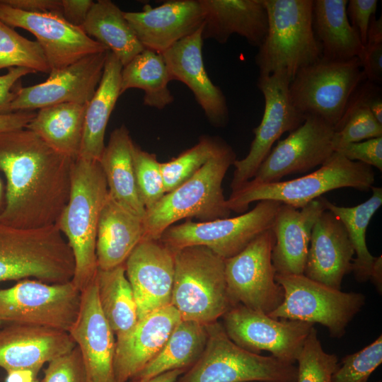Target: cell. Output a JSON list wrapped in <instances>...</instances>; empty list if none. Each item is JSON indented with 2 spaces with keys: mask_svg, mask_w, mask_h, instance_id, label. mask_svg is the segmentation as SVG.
<instances>
[{
  "mask_svg": "<svg viewBox=\"0 0 382 382\" xmlns=\"http://www.w3.org/2000/svg\"><path fill=\"white\" fill-rule=\"evenodd\" d=\"M377 137H382V124L372 112L364 107H349L335 129V152L345 144Z\"/></svg>",
  "mask_w": 382,
  "mask_h": 382,
  "instance_id": "42",
  "label": "cell"
},
{
  "mask_svg": "<svg viewBox=\"0 0 382 382\" xmlns=\"http://www.w3.org/2000/svg\"><path fill=\"white\" fill-rule=\"evenodd\" d=\"M377 0H349L347 4V15L352 26L358 33L362 44L366 42L370 19L375 15Z\"/></svg>",
  "mask_w": 382,
  "mask_h": 382,
  "instance_id": "46",
  "label": "cell"
},
{
  "mask_svg": "<svg viewBox=\"0 0 382 382\" xmlns=\"http://www.w3.org/2000/svg\"><path fill=\"white\" fill-rule=\"evenodd\" d=\"M236 160L233 149L226 143L192 177L166 193L146 211L143 239L158 240L167 228L183 219L204 222L229 217L222 182Z\"/></svg>",
  "mask_w": 382,
  "mask_h": 382,
  "instance_id": "3",
  "label": "cell"
},
{
  "mask_svg": "<svg viewBox=\"0 0 382 382\" xmlns=\"http://www.w3.org/2000/svg\"><path fill=\"white\" fill-rule=\"evenodd\" d=\"M76 346L66 331L46 326L8 324L0 330V367L27 370L35 376L46 363Z\"/></svg>",
  "mask_w": 382,
  "mask_h": 382,
  "instance_id": "22",
  "label": "cell"
},
{
  "mask_svg": "<svg viewBox=\"0 0 382 382\" xmlns=\"http://www.w3.org/2000/svg\"><path fill=\"white\" fill-rule=\"evenodd\" d=\"M125 267L139 320L170 305L175 270L170 248L159 239H142L125 260Z\"/></svg>",
  "mask_w": 382,
  "mask_h": 382,
  "instance_id": "19",
  "label": "cell"
},
{
  "mask_svg": "<svg viewBox=\"0 0 382 382\" xmlns=\"http://www.w3.org/2000/svg\"><path fill=\"white\" fill-rule=\"evenodd\" d=\"M374 181L372 167L334 152L318 170L303 176L265 184L247 182L231 192L226 203L231 212L238 213H244L250 203L261 200H274L301 209L324 193L336 189L352 187L368 191Z\"/></svg>",
  "mask_w": 382,
  "mask_h": 382,
  "instance_id": "6",
  "label": "cell"
},
{
  "mask_svg": "<svg viewBox=\"0 0 382 382\" xmlns=\"http://www.w3.org/2000/svg\"><path fill=\"white\" fill-rule=\"evenodd\" d=\"M0 21L11 28L32 33L40 45L50 71L108 49L90 37L81 28L52 13H32L14 8L0 0Z\"/></svg>",
  "mask_w": 382,
  "mask_h": 382,
  "instance_id": "17",
  "label": "cell"
},
{
  "mask_svg": "<svg viewBox=\"0 0 382 382\" xmlns=\"http://www.w3.org/2000/svg\"><path fill=\"white\" fill-rule=\"evenodd\" d=\"M207 338L206 325L181 320L161 351L131 379L146 381L173 370L187 371L201 357Z\"/></svg>",
  "mask_w": 382,
  "mask_h": 382,
  "instance_id": "34",
  "label": "cell"
},
{
  "mask_svg": "<svg viewBox=\"0 0 382 382\" xmlns=\"http://www.w3.org/2000/svg\"><path fill=\"white\" fill-rule=\"evenodd\" d=\"M382 363V335L361 350L344 357L332 382H367Z\"/></svg>",
  "mask_w": 382,
  "mask_h": 382,
  "instance_id": "43",
  "label": "cell"
},
{
  "mask_svg": "<svg viewBox=\"0 0 382 382\" xmlns=\"http://www.w3.org/2000/svg\"><path fill=\"white\" fill-rule=\"evenodd\" d=\"M185 371L181 369L165 372L146 381H137L130 379L128 382H175Z\"/></svg>",
  "mask_w": 382,
  "mask_h": 382,
  "instance_id": "56",
  "label": "cell"
},
{
  "mask_svg": "<svg viewBox=\"0 0 382 382\" xmlns=\"http://www.w3.org/2000/svg\"><path fill=\"white\" fill-rule=\"evenodd\" d=\"M81 291L71 281L23 279L0 289V323L46 326L69 332L78 316Z\"/></svg>",
  "mask_w": 382,
  "mask_h": 382,
  "instance_id": "12",
  "label": "cell"
},
{
  "mask_svg": "<svg viewBox=\"0 0 382 382\" xmlns=\"http://www.w3.org/2000/svg\"><path fill=\"white\" fill-rule=\"evenodd\" d=\"M134 144L127 127L122 125L111 132L99 163L110 196L123 207L144 219L146 209L136 183L132 157Z\"/></svg>",
  "mask_w": 382,
  "mask_h": 382,
  "instance_id": "29",
  "label": "cell"
},
{
  "mask_svg": "<svg viewBox=\"0 0 382 382\" xmlns=\"http://www.w3.org/2000/svg\"><path fill=\"white\" fill-rule=\"evenodd\" d=\"M275 243L271 228L252 241L238 254L224 260L227 291L232 307L238 304L270 314L284 300V290L275 281L272 262Z\"/></svg>",
  "mask_w": 382,
  "mask_h": 382,
  "instance_id": "13",
  "label": "cell"
},
{
  "mask_svg": "<svg viewBox=\"0 0 382 382\" xmlns=\"http://www.w3.org/2000/svg\"><path fill=\"white\" fill-rule=\"evenodd\" d=\"M282 203L261 200L250 211L233 218L172 225L159 240L173 252L192 245L205 246L223 259L243 250L252 241L271 228Z\"/></svg>",
  "mask_w": 382,
  "mask_h": 382,
  "instance_id": "11",
  "label": "cell"
},
{
  "mask_svg": "<svg viewBox=\"0 0 382 382\" xmlns=\"http://www.w3.org/2000/svg\"><path fill=\"white\" fill-rule=\"evenodd\" d=\"M86 105L68 103L40 108L25 128L75 160L80 154Z\"/></svg>",
  "mask_w": 382,
  "mask_h": 382,
  "instance_id": "32",
  "label": "cell"
},
{
  "mask_svg": "<svg viewBox=\"0 0 382 382\" xmlns=\"http://www.w3.org/2000/svg\"><path fill=\"white\" fill-rule=\"evenodd\" d=\"M371 190V197L354 207L337 206L325 199V209L333 213L346 228L356 255L352 261V272L359 283L369 279L376 259L368 250L366 233L372 216L382 204V188L373 186Z\"/></svg>",
  "mask_w": 382,
  "mask_h": 382,
  "instance_id": "37",
  "label": "cell"
},
{
  "mask_svg": "<svg viewBox=\"0 0 382 382\" xmlns=\"http://www.w3.org/2000/svg\"><path fill=\"white\" fill-rule=\"evenodd\" d=\"M35 376L30 371L17 370L7 372L6 382H33Z\"/></svg>",
  "mask_w": 382,
  "mask_h": 382,
  "instance_id": "55",
  "label": "cell"
},
{
  "mask_svg": "<svg viewBox=\"0 0 382 382\" xmlns=\"http://www.w3.org/2000/svg\"><path fill=\"white\" fill-rule=\"evenodd\" d=\"M320 197L301 209L282 204L272 229L275 243L272 262L276 274H303L313 227L326 209Z\"/></svg>",
  "mask_w": 382,
  "mask_h": 382,
  "instance_id": "26",
  "label": "cell"
},
{
  "mask_svg": "<svg viewBox=\"0 0 382 382\" xmlns=\"http://www.w3.org/2000/svg\"><path fill=\"white\" fill-rule=\"evenodd\" d=\"M124 14L144 49L158 53L196 32L204 18L200 0L168 1L156 7L146 4L141 11Z\"/></svg>",
  "mask_w": 382,
  "mask_h": 382,
  "instance_id": "23",
  "label": "cell"
},
{
  "mask_svg": "<svg viewBox=\"0 0 382 382\" xmlns=\"http://www.w3.org/2000/svg\"><path fill=\"white\" fill-rule=\"evenodd\" d=\"M202 26L161 53L170 80L179 81L192 92L209 123L225 127L228 121V108L221 89L209 77L202 57Z\"/></svg>",
  "mask_w": 382,
  "mask_h": 382,
  "instance_id": "21",
  "label": "cell"
},
{
  "mask_svg": "<svg viewBox=\"0 0 382 382\" xmlns=\"http://www.w3.org/2000/svg\"><path fill=\"white\" fill-rule=\"evenodd\" d=\"M62 16L71 25L81 28L93 4L91 0H61Z\"/></svg>",
  "mask_w": 382,
  "mask_h": 382,
  "instance_id": "50",
  "label": "cell"
},
{
  "mask_svg": "<svg viewBox=\"0 0 382 382\" xmlns=\"http://www.w3.org/2000/svg\"><path fill=\"white\" fill-rule=\"evenodd\" d=\"M290 82L284 71L259 76L257 86L264 97L263 115L260 125L253 129L254 139L248 154L233 163L231 192L236 191L254 177L274 144L284 133H290L304 122L306 117L295 108L290 100Z\"/></svg>",
  "mask_w": 382,
  "mask_h": 382,
  "instance_id": "14",
  "label": "cell"
},
{
  "mask_svg": "<svg viewBox=\"0 0 382 382\" xmlns=\"http://www.w3.org/2000/svg\"><path fill=\"white\" fill-rule=\"evenodd\" d=\"M171 303L182 320L208 325L231 307L224 259L209 248L192 245L174 251Z\"/></svg>",
  "mask_w": 382,
  "mask_h": 382,
  "instance_id": "7",
  "label": "cell"
},
{
  "mask_svg": "<svg viewBox=\"0 0 382 382\" xmlns=\"http://www.w3.org/2000/svg\"><path fill=\"white\" fill-rule=\"evenodd\" d=\"M74 269L71 248L56 224L25 229L0 222V282L34 277L66 283Z\"/></svg>",
  "mask_w": 382,
  "mask_h": 382,
  "instance_id": "5",
  "label": "cell"
},
{
  "mask_svg": "<svg viewBox=\"0 0 382 382\" xmlns=\"http://www.w3.org/2000/svg\"><path fill=\"white\" fill-rule=\"evenodd\" d=\"M33 111L0 114V133L25 128L35 115Z\"/></svg>",
  "mask_w": 382,
  "mask_h": 382,
  "instance_id": "52",
  "label": "cell"
},
{
  "mask_svg": "<svg viewBox=\"0 0 382 382\" xmlns=\"http://www.w3.org/2000/svg\"><path fill=\"white\" fill-rule=\"evenodd\" d=\"M335 152L353 161H358L382 170V137L349 143L339 147Z\"/></svg>",
  "mask_w": 382,
  "mask_h": 382,
  "instance_id": "45",
  "label": "cell"
},
{
  "mask_svg": "<svg viewBox=\"0 0 382 382\" xmlns=\"http://www.w3.org/2000/svg\"><path fill=\"white\" fill-rule=\"evenodd\" d=\"M253 382H257V381H253Z\"/></svg>",
  "mask_w": 382,
  "mask_h": 382,
  "instance_id": "60",
  "label": "cell"
},
{
  "mask_svg": "<svg viewBox=\"0 0 382 382\" xmlns=\"http://www.w3.org/2000/svg\"><path fill=\"white\" fill-rule=\"evenodd\" d=\"M206 326L208 338L203 353L175 382H296L295 364L241 348L218 321Z\"/></svg>",
  "mask_w": 382,
  "mask_h": 382,
  "instance_id": "8",
  "label": "cell"
},
{
  "mask_svg": "<svg viewBox=\"0 0 382 382\" xmlns=\"http://www.w3.org/2000/svg\"><path fill=\"white\" fill-rule=\"evenodd\" d=\"M124 13L112 1L98 0L93 2L81 27L86 35L114 54L122 66L144 49Z\"/></svg>",
  "mask_w": 382,
  "mask_h": 382,
  "instance_id": "33",
  "label": "cell"
},
{
  "mask_svg": "<svg viewBox=\"0 0 382 382\" xmlns=\"http://www.w3.org/2000/svg\"><path fill=\"white\" fill-rule=\"evenodd\" d=\"M266 37L255 57L259 76L285 72L291 81L301 69L322 57L313 29V0H263Z\"/></svg>",
  "mask_w": 382,
  "mask_h": 382,
  "instance_id": "4",
  "label": "cell"
},
{
  "mask_svg": "<svg viewBox=\"0 0 382 382\" xmlns=\"http://www.w3.org/2000/svg\"><path fill=\"white\" fill-rule=\"evenodd\" d=\"M33 71L24 67H13L8 71L0 76V114L11 113L10 106L15 98L14 86L18 81Z\"/></svg>",
  "mask_w": 382,
  "mask_h": 382,
  "instance_id": "49",
  "label": "cell"
},
{
  "mask_svg": "<svg viewBox=\"0 0 382 382\" xmlns=\"http://www.w3.org/2000/svg\"><path fill=\"white\" fill-rule=\"evenodd\" d=\"M222 325L228 337L253 353L267 351L279 361L295 364L314 325L277 319L238 304L223 316Z\"/></svg>",
  "mask_w": 382,
  "mask_h": 382,
  "instance_id": "15",
  "label": "cell"
},
{
  "mask_svg": "<svg viewBox=\"0 0 382 382\" xmlns=\"http://www.w3.org/2000/svg\"><path fill=\"white\" fill-rule=\"evenodd\" d=\"M377 382H381V381H377Z\"/></svg>",
  "mask_w": 382,
  "mask_h": 382,
  "instance_id": "59",
  "label": "cell"
},
{
  "mask_svg": "<svg viewBox=\"0 0 382 382\" xmlns=\"http://www.w3.org/2000/svg\"><path fill=\"white\" fill-rule=\"evenodd\" d=\"M359 59L366 80L374 83L382 81V43L366 44Z\"/></svg>",
  "mask_w": 382,
  "mask_h": 382,
  "instance_id": "48",
  "label": "cell"
},
{
  "mask_svg": "<svg viewBox=\"0 0 382 382\" xmlns=\"http://www.w3.org/2000/svg\"><path fill=\"white\" fill-rule=\"evenodd\" d=\"M132 157L138 192L146 211L166 194L161 163L156 154L142 150L135 143Z\"/></svg>",
  "mask_w": 382,
  "mask_h": 382,
  "instance_id": "41",
  "label": "cell"
},
{
  "mask_svg": "<svg viewBox=\"0 0 382 382\" xmlns=\"http://www.w3.org/2000/svg\"><path fill=\"white\" fill-rule=\"evenodd\" d=\"M108 195L99 161L78 157L74 161L68 202L56 225L66 236L75 269L72 283L81 292L96 277V238L101 209Z\"/></svg>",
  "mask_w": 382,
  "mask_h": 382,
  "instance_id": "2",
  "label": "cell"
},
{
  "mask_svg": "<svg viewBox=\"0 0 382 382\" xmlns=\"http://www.w3.org/2000/svg\"><path fill=\"white\" fill-rule=\"evenodd\" d=\"M337 357L326 352L313 327L297 358L296 382H332L338 365Z\"/></svg>",
  "mask_w": 382,
  "mask_h": 382,
  "instance_id": "40",
  "label": "cell"
},
{
  "mask_svg": "<svg viewBox=\"0 0 382 382\" xmlns=\"http://www.w3.org/2000/svg\"><path fill=\"white\" fill-rule=\"evenodd\" d=\"M122 64L108 51L100 83L87 103L79 157L99 161L108 120L120 95Z\"/></svg>",
  "mask_w": 382,
  "mask_h": 382,
  "instance_id": "30",
  "label": "cell"
},
{
  "mask_svg": "<svg viewBox=\"0 0 382 382\" xmlns=\"http://www.w3.org/2000/svg\"><path fill=\"white\" fill-rule=\"evenodd\" d=\"M347 0H313V29L322 57L332 60L359 57L364 49L347 15Z\"/></svg>",
  "mask_w": 382,
  "mask_h": 382,
  "instance_id": "31",
  "label": "cell"
},
{
  "mask_svg": "<svg viewBox=\"0 0 382 382\" xmlns=\"http://www.w3.org/2000/svg\"><path fill=\"white\" fill-rule=\"evenodd\" d=\"M5 202V187L0 178V214L1 213Z\"/></svg>",
  "mask_w": 382,
  "mask_h": 382,
  "instance_id": "57",
  "label": "cell"
},
{
  "mask_svg": "<svg viewBox=\"0 0 382 382\" xmlns=\"http://www.w3.org/2000/svg\"><path fill=\"white\" fill-rule=\"evenodd\" d=\"M143 219L132 213L109 195L100 211L96 238L98 268L110 270L125 264L143 239Z\"/></svg>",
  "mask_w": 382,
  "mask_h": 382,
  "instance_id": "28",
  "label": "cell"
},
{
  "mask_svg": "<svg viewBox=\"0 0 382 382\" xmlns=\"http://www.w3.org/2000/svg\"><path fill=\"white\" fill-rule=\"evenodd\" d=\"M41 382H88L79 347L50 361Z\"/></svg>",
  "mask_w": 382,
  "mask_h": 382,
  "instance_id": "44",
  "label": "cell"
},
{
  "mask_svg": "<svg viewBox=\"0 0 382 382\" xmlns=\"http://www.w3.org/2000/svg\"><path fill=\"white\" fill-rule=\"evenodd\" d=\"M369 279L376 287L378 293L382 291V256L376 257L372 266Z\"/></svg>",
  "mask_w": 382,
  "mask_h": 382,
  "instance_id": "54",
  "label": "cell"
},
{
  "mask_svg": "<svg viewBox=\"0 0 382 382\" xmlns=\"http://www.w3.org/2000/svg\"><path fill=\"white\" fill-rule=\"evenodd\" d=\"M108 51L86 56L68 66L51 71L42 83L16 88L11 112L33 111L61 103L87 104L100 83Z\"/></svg>",
  "mask_w": 382,
  "mask_h": 382,
  "instance_id": "18",
  "label": "cell"
},
{
  "mask_svg": "<svg viewBox=\"0 0 382 382\" xmlns=\"http://www.w3.org/2000/svg\"><path fill=\"white\" fill-rule=\"evenodd\" d=\"M354 248L342 221L325 209L315 223L303 275L335 289L352 272Z\"/></svg>",
  "mask_w": 382,
  "mask_h": 382,
  "instance_id": "24",
  "label": "cell"
},
{
  "mask_svg": "<svg viewBox=\"0 0 382 382\" xmlns=\"http://www.w3.org/2000/svg\"><path fill=\"white\" fill-rule=\"evenodd\" d=\"M74 161L26 128L0 133V222L25 229L56 224L69 198Z\"/></svg>",
  "mask_w": 382,
  "mask_h": 382,
  "instance_id": "1",
  "label": "cell"
},
{
  "mask_svg": "<svg viewBox=\"0 0 382 382\" xmlns=\"http://www.w3.org/2000/svg\"><path fill=\"white\" fill-rule=\"evenodd\" d=\"M204 14L203 40L226 43L237 34L259 47L268 28L267 12L263 0H200Z\"/></svg>",
  "mask_w": 382,
  "mask_h": 382,
  "instance_id": "27",
  "label": "cell"
},
{
  "mask_svg": "<svg viewBox=\"0 0 382 382\" xmlns=\"http://www.w3.org/2000/svg\"><path fill=\"white\" fill-rule=\"evenodd\" d=\"M33 382H40V381H37V380H35Z\"/></svg>",
  "mask_w": 382,
  "mask_h": 382,
  "instance_id": "58",
  "label": "cell"
},
{
  "mask_svg": "<svg viewBox=\"0 0 382 382\" xmlns=\"http://www.w3.org/2000/svg\"><path fill=\"white\" fill-rule=\"evenodd\" d=\"M170 77L161 53L144 49L122 66L120 95L131 88L144 91V104L158 110L172 103L174 97L168 88Z\"/></svg>",
  "mask_w": 382,
  "mask_h": 382,
  "instance_id": "36",
  "label": "cell"
},
{
  "mask_svg": "<svg viewBox=\"0 0 382 382\" xmlns=\"http://www.w3.org/2000/svg\"><path fill=\"white\" fill-rule=\"evenodd\" d=\"M24 67L50 74L44 52L37 41L30 40L0 21V69Z\"/></svg>",
  "mask_w": 382,
  "mask_h": 382,
  "instance_id": "39",
  "label": "cell"
},
{
  "mask_svg": "<svg viewBox=\"0 0 382 382\" xmlns=\"http://www.w3.org/2000/svg\"><path fill=\"white\" fill-rule=\"evenodd\" d=\"M335 129L323 120L306 116L304 122L279 140L258 167L252 184L280 181L283 177L307 173L324 164L335 152Z\"/></svg>",
  "mask_w": 382,
  "mask_h": 382,
  "instance_id": "16",
  "label": "cell"
},
{
  "mask_svg": "<svg viewBox=\"0 0 382 382\" xmlns=\"http://www.w3.org/2000/svg\"><path fill=\"white\" fill-rule=\"evenodd\" d=\"M68 332L80 350L88 382H116V339L101 311L96 279L81 292L78 316Z\"/></svg>",
  "mask_w": 382,
  "mask_h": 382,
  "instance_id": "20",
  "label": "cell"
},
{
  "mask_svg": "<svg viewBox=\"0 0 382 382\" xmlns=\"http://www.w3.org/2000/svg\"><path fill=\"white\" fill-rule=\"evenodd\" d=\"M6 4L32 13H52L62 16L61 0H2Z\"/></svg>",
  "mask_w": 382,
  "mask_h": 382,
  "instance_id": "51",
  "label": "cell"
},
{
  "mask_svg": "<svg viewBox=\"0 0 382 382\" xmlns=\"http://www.w3.org/2000/svg\"><path fill=\"white\" fill-rule=\"evenodd\" d=\"M96 284L101 311L116 337L129 332L139 318L125 264L98 270Z\"/></svg>",
  "mask_w": 382,
  "mask_h": 382,
  "instance_id": "35",
  "label": "cell"
},
{
  "mask_svg": "<svg viewBox=\"0 0 382 382\" xmlns=\"http://www.w3.org/2000/svg\"><path fill=\"white\" fill-rule=\"evenodd\" d=\"M376 43H382V18L381 16L377 19L375 15H373L368 28L366 44Z\"/></svg>",
  "mask_w": 382,
  "mask_h": 382,
  "instance_id": "53",
  "label": "cell"
},
{
  "mask_svg": "<svg viewBox=\"0 0 382 382\" xmlns=\"http://www.w3.org/2000/svg\"><path fill=\"white\" fill-rule=\"evenodd\" d=\"M284 290V300L270 316L325 326L333 338H341L365 304L361 293L344 292L303 274L275 275Z\"/></svg>",
  "mask_w": 382,
  "mask_h": 382,
  "instance_id": "10",
  "label": "cell"
},
{
  "mask_svg": "<svg viewBox=\"0 0 382 382\" xmlns=\"http://www.w3.org/2000/svg\"><path fill=\"white\" fill-rule=\"evenodd\" d=\"M366 76L358 57L332 60L321 57L299 70L289 85L295 108L318 117L335 130L349 100Z\"/></svg>",
  "mask_w": 382,
  "mask_h": 382,
  "instance_id": "9",
  "label": "cell"
},
{
  "mask_svg": "<svg viewBox=\"0 0 382 382\" xmlns=\"http://www.w3.org/2000/svg\"><path fill=\"white\" fill-rule=\"evenodd\" d=\"M353 106L369 109L376 120L382 124L381 89L378 84L368 80L361 83L352 96L347 108Z\"/></svg>",
  "mask_w": 382,
  "mask_h": 382,
  "instance_id": "47",
  "label": "cell"
},
{
  "mask_svg": "<svg viewBox=\"0 0 382 382\" xmlns=\"http://www.w3.org/2000/svg\"><path fill=\"white\" fill-rule=\"evenodd\" d=\"M226 143L219 137L202 136L196 144L177 157L161 163L166 193L192 177Z\"/></svg>",
  "mask_w": 382,
  "mask_h": 382,
  "instance_id": "38",
  "label": "cell"
},
{
  "mask_svg": "<svg viewBox=\"0 0 382 382\" xmlns=\"http://www.w3.org/2000/svg\"><path fill=\"white\" fill-rule=\"evenodd\" d=\"M181 321L171 305L138 320L127 334L116 337L114 369L116 382H128L161 351Z\"/></svg>",
  "mask_w": 382,
  "mask_h": 382,
  "instance_id": "25",
  "label": "cell"
}]
</instances>
